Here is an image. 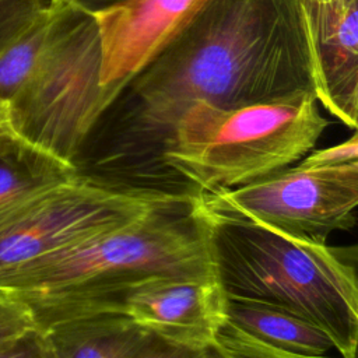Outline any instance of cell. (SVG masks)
Instances as JSON below:
<instances>
[{"label": "cell", "mask_w": 358, "mask_h": 358, "mask_svg": "<svg viewBox=\"0 0 358 358\" xmlns=\"http://www.w3.org/2000/svg\"><path fill=\"white\" fill-rule=\"evenodd\" d=\"M315 94L298 0H207L186 27L120 87L78 161L157 168L194 103L234 108Z\"/></svg>", "instance_id": "obj_1"}, {"label": "cell", "mask_w": 358, "mask_h": 358, "mask_svg": "<svg viewBox=\"0 0 358 358\" xmlns=\"http://www.w3.org/2000/svg\"><path fill=\"white\" fill-rule=\"evenodd\" d=\"M194 194L25 264L3 278L0 289L28 306L41 331L57 322L117 312L123 296L147 281L211 274Z\"/></svg>", "instance_id": "obj_2"}, {"label": "cell", "mask_w": 358, "mask_h": 358, "mask_svg": "<svg viewBox=\"0 0 358 358\" xmlns=\"http://www.w3.org/2000/svg\"><path fill=\"white\" fill-rule=\"evenodd\" d=\"M194 203L204 220L210 259L227 296L291 312L326 331L340 358H355L358 282L355 248L287 238L248 220Z\"/></svg>", "instance_id": "obj_3"}, {"label": "cell", "mask_w": 358, "mask_h": 358, "mask_svg": "<svg viewBox=\"0 0 358 358\" xmlns=\"http://www.w3.org/2000/svg\"><path fill=\"white\" fill-rule=\"evenodd\" d=\"M327 126L312 92L234 108L197 102L179 117L161 159L196 193H213L291 166Z\"/></svg>", "instance_id": "obj_4"}, {"label": "cell", "mask_w": 358, "mask_h": 358, "mask_svg": "<svg viewBox=\"0 0 358 358\" xmlns=\"http://www.w3.org/2000/svg\"><path fill=\"white\" fill-rule=\"evenodd\" d=\"M116 94L117 90L101 85V42L94 14L56 0L48 46L8 103L14 134L76 166L98 117Z\"/></svg>", "instance_id": "obj_5"}, {"label": "cell", "mask_w": 358, "mask_h": 358, "mask_svg": "<svg viewBox=\"0 0 358 358\" xmlns=\"http://www.w3.org/2000/svg\"><path fill=\"white\" fill-rule=\"evenodd\" d=\"M192 194L112 183L78 171L0 228V281L46 255L127 225Z\"/></svg>", "instance_id": "obj_6"}, {"label": "cell", "mask_w": 358, "mask_h": 358, "mask_svg": "<svg viewBox=\"0 0 358 358\" xmlns=\"http://www.w3.org/2000/svg\"><path fill=\"white\" fill-rule=\"evenodd\" d=\"M206 211L236 217L287 238L324 245L355 225L358 161L336 166H287L250 183L196 193Z\"/></svg>", "instance_id": "obj_7"}, {"label": "cell", "mask_w": 358, "mask_h": 358, "mask_svg": "<svg viewBox=\"0 0 358 358\" xmlns=\"http://www.w3.org/2000/svg\"><path fill=\"white\" fill-rule=\"evenodd\" d=\"M117 312L165 341L207 351L227 322V294L214 273L162 277L127 292Z\"/></svg>", "instance_id": "obj_8"}, {"label": "cell", "mask_w": 358, "mask_h": 358, "mask_svg": "<svg viewBox=\"0 0 358 358\" xmlns=\"http://www.w3.org/2000/svg\"><path fill=\"white\" fill-rule=\"evenodd\" d=\"M207 0H122L94 14L101 85L120 90L196 15Z\"/></svg>", "instance_id": "obj_9"}, {"label": "cell", "mask_w": 358, "mask_h": 358, "mask_svg": "<svg viewBox=\"0 0 358 358\" xmlns=\"http://www.w3.org/2000/svg\"><path fill=\"white\" fill-rule=\"evenodd\" d=\"M317 102L347 127L358 120V0H298Z\"/></svg>", "instance_id": "obj_10"}, {"label": "cell", "mask_w": 358, "mask_h": 358, "mask_svg": "<svg viewBox=\"0 0 358 358\" xmlns=\"http://www.w3.org/2000/svg\"><path fill=\"white\" fill-rule=\"evenodd\" d=\"M41 333L52 358H134L151 337L119 312L57 322Z\"/></svg>", "instance_id": "obj_11"}, {"label": "cell", "mask_w": 358, "mask_h": 358, "mask_svg": "<svg viewBox=\"0 0 358 358\" xmlns=\"http://www.w3.org/2000/svg\"><path fill=\"white\" fill-rule=\"evenodd\" d=\"M78 169L17 136L0 141V228Z\"/></svg>", "instance_id": "obj_12"}, {"label": "cell", "mask_w": 358, "mask_h": 358, "mask_svg": "<svg viewBox=\"0 0 358 358\" xmlns=\"http://www.w3.org/2000/svg\"><path fill=\"white\" fill-rule=\"evenodd\" d=\"M227 322L274 348L308 357L336 351L330 336L313 323L267 303L227 296Z\"/></svg>", "instance_id": "obj_13"}, {"label": "cell", "mask_w": 358, "mask_h": 358, "mask_svg": "<svg viewBox=\"0 0 358 358\" xmlns=\"http://www.w3.org/2000/svg\"><path fill=\"white\" fill-rule=\"evenodd\" d=\"M56 0L0 55V101L7 105L20 92L50 39Z\"/></svg>", "instance_id": "obj_14"}, {"label": "cell", "mask_w": 358, "mask_h": 358, "mask_svg": "<svg viewBox=\"0 0 358 358\" xmlns=\"http://www.w3.org/2000/svg\"><path fill=\"white\" fill-rule=\"evenodd\" d=\"M211 352L214 358H330L329 355H298L274 348L243 333L228 322L220 329L215 341L211 345Z\"/></svg>", "instance_id": "obj_15"}, {"label": "cell", "mask_w": 358, "mask_h": 358, "mask_svg": "<svg viewBox=\"0 0 358 358\" xmlns=\"http://www.w3.org/2000/svg\"><path fill=\"white\" fill-rule=\"evenodd\" d=\"M52 3L53 0H0V55Z\"/></svg>", "instance_id": "obj_16"}, {"label": "cell", "mask_w": 358, "mask_h": 358, "mask_svg": "<svg viewBox=\"0 0 358 358\" xmlns=\"http://www.w3.org/2000/svg\"><path fill=\"white\" fill-rule=\"evenodd\" d=\"M36 330L28 306L0 289V348L8 347Z\"/></svg>", "instance_id": "obj_17"}, {"label": "cell", "mask_w": 358, "mask_h": 358, "mask_svg": "<svg viewBox=\"0 0 358 358\" xmlns=\"http://www.w3.org/2000/svg\"><path fill=\"white\" fill-rule=\"evenodd\" d=\"M358 161V136L354 133L340 144L316 150L298 161L302 166H336Z\"/></svg>", "instance_id": "obj_18"}, {"label": "cell", "mask_w": 358, "mask_h": 358, "mask_svg": "<svg viewBox=\"0 0 358 358\" xmlns=\"http://www.w3.org/2000/svg\"><path fill=\"white\" fill-rule=\"evenodd\" d=\"M211 350L196 351L165 341L154 334L141 347L134 358H210Z\"/></svg>", "instance_id": "obj_19"}, {"label": "cell", "mask_w": 358, "mask_h": 358, "mask_svg": "<svg viewBox=\"0 0 358 358\" xmlns=\"http://www.w3.org/2000/svg\"><path fill=\"white\" fill-rule=\"evenodd\" d=\"M0 358H52L41 331L35 330L17 343L0 348Z\"/></svg>", "instance_id": "obj_20"}, {"label": "cell", "mask_w": 358, "mask_h": 358, "mask_svg": "<svg viewBox=\"0 0 358 358\" xmlns=\"http://www.w3.org/2000/svg\"><path fill=\"white\" fill-rule=\"evenodd\" d=\"M66 1H69V3L83 8L85 11H90V13L95 14V13H98L101 10H105V8L110 7V6L117 4L122 0H66Z\"/></svg>", "instance_id": "obj_21"}, {"label": "cell", "mask_w": 358, "mask_h": 358, "mask_svg": "<svg viewBox=\"0 0 358 358\" xmlns=\"http://www.w3.org/2000/svg\"><path fill=\"white\" fill-rule=\"evenodd\" d=\"M15 136L11 124H10V116H8V105L6 102L0 101V141Z\"/></svg>", "instance_id": "obj_22"}, {"label": "cell", "mask_w": 358, "mask_h": 358, "mask_svg": "<svg viewBox=\"0 0 358 358\" xmlns=\"http://www.w3.org/2000/svg\"><path fill=\"white\" fill-rule=\"evenodd\" d=\"M210 350H211V348H210ZM210 358H214V357H213V352H211V355H210Z\"/></svg>", "instance_id": "obj_23"}]
</instances>
